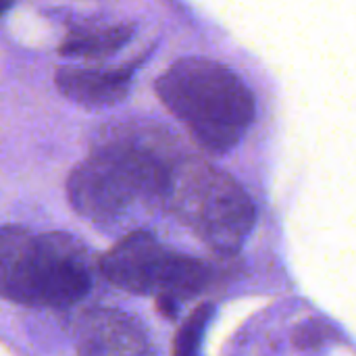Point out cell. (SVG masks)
<instances>
[{
    "mask_svg": "<svg viewBox=\"0 0 356 356\" xmlns=\"http://www.w3.org/2000/svg\"><path fill=\"white\" fill-rule=\"evenodd\" d=\"M165 202L204 244L223 254H236L257 221V209L242 186L192 156L173 163Z\"/></svg>",
    "mask_w": 356,
    "mask_h": 356,
    "instance_id": "obj_4",
    "label": "cell"
},
{
    "mask_svg": "<svg viewBox=\"0 0 356 356\" xmlns=\"http://www.w3.org/2000/svg\"><path fill=\"white\" fill-rule=\"evenodd\" d=\"M100 269L113 286L129 294H154L167 317H175L177 305L200 294L211 277L202 261L165 248L148 232H131L117 242L102 257Z\"/></svg>",
    "mask_w": 356,
    "mask_h": 356,
    "instance_id": "obj_5",
    "label": "cell"
},
{
    "mask_svg": "<svg viewBox=\"0 0 356 356\" xmlns=\"http://www.w3.org/2000/svg\"><path fill=\"white\" fill-rule=\"evenodd\" d=\"M90 288L86 248L75 238L0 227V298L25 307H71Z\"/></svg>",
    "mask_w": 356,
    "mask_h": 356,
    "instance_id": "obj_2",
    "label": "cell"
},
{
    "mask_svg": "<svg viewBox=\"0 0 356 356\" xmlns=\"http://www.w3.org/2000/svg\"><path fill=\"white\" fill-rule=\"evenodd\" d=\"M173 163L140 142L111 140L71 171L69 202L96 223L121 217L136 202H165Z\"/></svg>",
    "mask_w": 356,
    "mask_h": 356,
    "instance_id": "obj_3",
    "label": "cell"
},
{
    "mask_svg": "<svg viewBox=\"0 0 356 356\" xmlns=\"http://www.w3.org/2000/svg\"><path fill=\"white\" fill-rule=\"evenodd\" d=\"M131 35H134V25L129 23L86 29L67 38L60 44L58 54L67 58H88V60L104 58L121 50L131 40Z\"/></svg>",
    "mask_w": 356,
    "mask_h": 356,
    "instance_id": "obj_8",
    "label": "cell"
},
{
    "mask_svg": "<svg viewBox=\"0 0 356 356\" xmlns=\"http://www.w3.org/2000/svg\"><path fill=\"white\" fill-rule=\"evenodd\" d=\"M134 67L117 71L63 67L54 75L58 92L83 108H106L125 100L131 86Z\"/></svg>",
    "mask_w": 356,
    "mask_h": 356,
    "instance_id": "obj_7",
    "label": "cell"
},
{
    "mask_svg": "<svg viewBox=\"0 0 356 356\" xmlns=\"http://www.w3.org/2000/svg\"><path fill=\"white\" fill-rule=\"evenodd\" d=\"M213 313H215L213 305H200L188 317V321L177 332L173 356H200L202 336L209 327V321L213 319Z\"/></svg>",
    "mask_w": 356,
    "mask_h": 356,
    "instance_id": "obj_9",
    "label": "cell"
},
{
    "mask_svg": "<svg viewBox=\"0 0 356 356\" xmlns=\"http://www.w3.org/2000/svg\"><path fill=\"white\" fill-rule=\"evenodd\" d=\"M294 340H296V344L300 348H315V346H319L323 342V327L319 323H315V321L307 323L296 332Z\"/></svg>",
    "mask_w": 356,
    "mask_h": 356,
    "instance_id": "obj_10",
    "label": "cell"
},
{
    "mask_svg": "<svg viewBox=\"0 0 356 356\" xmlns=\"http://www.w3.org/2000/svg\"><path fill=\"white\" fill-rule=\"evenodd\" d=\"M77 356H156L144 327L127 313L94 309L77 325Z\"/></svg>",
    "mask_w": 356,
    "mask_h": 356,
    "instance_id": "obj_6",
    "label": "cell"
},
{
    "mask_svg": "<svg viewBox=\"0 0 356 356\" xmlns=\"http://www.w3.org/2000/svg\"><path fill=\"white\" fill-rule=\"evenodd\" d=\"M161 102L213 154L236 148L254 121V96L223 63L188 56L175 60L159 79Z\"/></svg>",
    "mask_w": 356,
    "mask_h": 356,
    "instance_id": "obj_1",
    "label": "cell"
},
{
    "mask_svg": "<svg viewBox=\"0 0 356 356\" xmlns=\"http://www.w3.org/2000/svg\"><path fill=\"white\" fill-rule=\"evenodd\" d=\"M15 4V0H0V17Z\"/></svg>",
    "mask_w": 356,
    "mask_h": 356,
    "instance_id": "obj_11",
    "label": "cell"
}]
</instances>
